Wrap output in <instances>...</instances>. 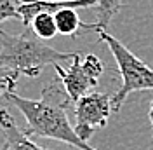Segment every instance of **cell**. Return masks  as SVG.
<instances>
[{"mask_svg":"<svg viewBox=\"0 0 153 150\" xmlns=\"http://www.w3.org/2000/svg\"><path fill=\"white\" fill-rule=\"evenodd\" d=\"M19 77H21L19 72L0 66V98L5 96V93H9V91H14Z\"/></svg>","mask_w":153,"mask_h":150,"instance_id":"cell-11","label":"cell"},{"mask_svg":"<svg viewBox=\"0 0 153 150\" xmlns=\"http://www.w3.org/2000/svg\"><path fill=\"white\" fill-rule=\"evenodd\" d=\"M30 28H31V32L38 38H42V40L56 37V33H57L56 19H54V14L52 12H38L37 16L31 19Z\"/></svg>","mask_w":153,"mask_h":150,"instance_id":"cell-10","label":"cell"},{"mask_svg":"<svg viewBox=\"0 0 153 150\" xmlns=\"http://www.w3.org/2000/svg\"><path fill=\"white\" fill-rule=\"evenodd\" d=\"M54 19H56V26H57V33L61 35H68L73 37L78 33V30H94V25H87L82 19L78 18L75 9L71 7H65L54 12Z\"/></svg>","mask_w":153,"mask_h":150,"instance_id":"cell-8","label":"cell"},{"mask_svg":"<svg viewBox=\"0 0 153 150\" xmlns=\"http://www.w3.org/2000/svg\"><path fill=\"white\" fill-rule=\"evenodd\" d=\"M97 42H106V46L110 47L115 58L117 68L122 75V86L113 94L111 100L113 112L120 110V106L125 103L131 93L153 89V70L144 61H141L132 51H129L120 40L110 35L106 30H97Z\"/></svg>","mask_w":153,"mask_h":150,"instance_id":"cell-3","label":"cell"},{"mask_svg":"<svg viewBox=\"0 0 153 150\" xmlns=\"http://www.w3.org/2000/svg\"><path fill=\"white\" fill-rule=\"evenodd\" d=\"M0 150H7V145H5V143H4V145H2V147H0Z\"/></svg>","mask_w":153,"mask_h":150,"instance_id":"cell-14","label":"cell"},{"mask_svg":"<svg viewBox=\"0 0 153 150\" xmlns=\"http://www.w3.org/2000/svg\"><path fill=\"white\" fill-rule=\"evenodd\" d=\"M78 52H61L44 44L31 28L23 33H7L0 30V66L16 70L21 75L35 79L45 66L61 65L71 61Z\"/></svg>","mask_w":153,"mask_h":150,"instance_id":"cell-2","label":"cell"},{"mask_svg":"<svg viewBox=\"0 0 153 150\" xmlns=\"http://www.w3.org/2000/svg\"><path fill=\"white\" fill-rule=\"evenodd\" d=\"M7 101L14 105L23 117L26 119V129L25 133L30 138H51L68 143L78 150H96L87 141L80 140L75 133V128L68 119V106H70V96L66 89L59 82H51L42 89L40 100H30L9 91L4 96Z\"/></svg>","mask_w":153,"mask_h":150,"instance_id":"cell-1","label":"cell"},{"mask_svg":"<svg viewBox=\"0 0 153 150\" xmlns=\"http://www.w3.org/2000/svg\"><path fill=\"white\" fill-rule=\"evenodd\" d=\"M23 2H28V0H0V23L5 21V19H21L18 12V4Z\"/></svg>","mask_w":153,"mask_h":150,"instance_id":"cell-12","label":"cell"},{"mask_svg":"<svg viewBox=\"0 0 153 150\" xmlns=\"http://www.w3.org/2000/svg\"><path fill=\"white\" fill-rule=\"evenodd\" d=\"M57 72V77L61 80L63 87L66 89L70 100L75 103L76 100H80L82 96L89 94L91 89H94L99 77L103 75V63L96 54H87L84 59L80 54H76L66 70L61 65L54 66Z\"/></svg>","mask_w":153,"mask_h":150,"instance_id":"cell-4","label":"cell"},{"mask_svg":"<svg viewBox=\"0 0 153 150\" xmlns=\"http://www.w3.org/2000/svg\"><path fill=\"white\" fill-rule=\"evenodd\" d=\"M99 0H28L18 5L19 12V21L30 28L31 19L37 16L38 12H56L65 7H71V9H89V7H96Z\"/></svg>","mask_w":153,"mask_h":150,"instance_id":"cell-6","label":"cell"},{"mask_svg":"<svg viewBox=\"0 0 153 150\" xmlns=\"http://www.w3.org/2000/svg\"><path fill=\"white\" fill-rule=\"evenodd\" d=\"M113 96L106 93H89L75 101V133L80 140L87 141L96 129H103L108 124Z\"/></svg>","mask_w":153,"mask_h":150,"instance_id":"cell-5","label":"cell"},{"mask_svg":"<svg viewBox=\"0 0 153 150\" xmlns=\"http://www.w3.org/2000/svg\"><path fill=\"white\" fill-rule=\"evenodd\" d=\"M0 128L5 134V145L7 150H47L44 147H38L37 143L30 138L23 129H19L16 122L4 106H0Z\"/></svg>","mask_w":153,"mask_h":150,"instance_id":"cell-7","label":"cell"},{"mask_svg":"<svg viewBox=\"0 0 153 150\" xmlns=\"http://www.w3.org/2000/svg\"><path fill=\"white\" fill-rule=\"evenodd\" d=\"M148 117H150V124L153 128V101H152V106H150V112H148Z\"/></svg>","mask_w":153,"mask_h":150,"instance_id":"cell-13","label":"cell"},{"mask_svg":"<svg viewBox=\"0 0 153 150\" xmlns=\"http://www.w3.org/2000/svg\"><path fill=\"white\" fill-rule=\"evenodd\" d=\"M94 9H96L94 32L106 30V26L111 23V19L122 9V0H99Z\"/></svg>","mask_w":153,"mask_h":150,"instance_id":"cell-9","label":"cell"}]
</instances>
